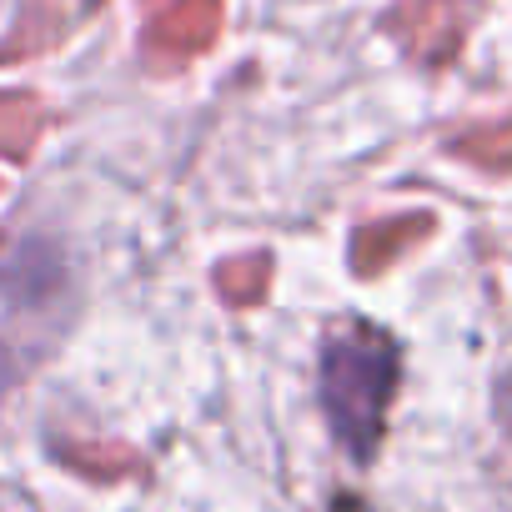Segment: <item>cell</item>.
<instances>
[{
  "mask_svg": "<svg viewBox=\"0 0 512 512\" xmlns=\"http://www.w3.org/2000/svg\"><path fill=\"white\" fill-rule=\"evenodd\" d=\"M392 387H397V352H392L387 337L362 327V332H347L327 347V357H322V407H327L337 437L357 457H367L377 447Z\"/></svg>",
  "mask_w": 512,
  "mask_h": 512,
  "instance_id": "6da1fadb",
  "label": "cell"
},
{
  "mask_svg": "<svg viewBox=\"0 0 512 512\" xmlns=\"http://www.w3.org/2000/svg\"><path fill=\"white\" fill-rule=\"evenodd\" d=\"M457 151H462L467 161L487 166V171H507V166H512V116H507V121H497V126L467 131V136L457 141Z\"/></svg>",
  "mask_w": 512,
  "mask_h": 512,
  "instance_id": "7a4b0ae2",
  "label": "cell"
}]
</instances>
